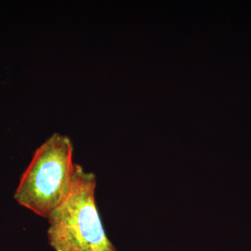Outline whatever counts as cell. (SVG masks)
<instances>
[{"instance_id": "cell-1", "label": "cell", "mask_w": 251, "mask_h": 251, "mask_svg": "<svg viewBox=\"0 0 251 251\" xmlns=\"http://www.w3.org/2000/svg\"><path fill=\"white\" fill-rule=\"evenodd\" d=\"M95 175L79 165L69 192L48 216V236L55 251H117L103 229L95 200Z\"/></svg>"}, {"instance_id": "cell-2", "label": "cell", "mask_w": 251, "mask_h": 251, "mask_svg": "<svg viewBox=\"0 0 251 251\" xmlns=\"http://www.w3.org/2000/svg\"><path fill=\"white\" fill-rule=\"evenodd\" d=\"M73 145L65 135L54 133L34 153L14 198L21 205L48 218L69 192L75 165Z\"/></svg>"}]
</instances>
